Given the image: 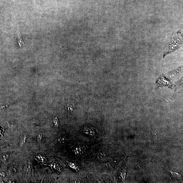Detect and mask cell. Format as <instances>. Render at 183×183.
Returning <instances> with one entry per match:
<instances>
[{"label":"cell","instance_id":"obj_1","mask_svg":"<svg viewBox=\"0 0 183 183\" xmlns=\"http://www.w3.org/2000/svg\"><path fill=\"white\" fill-rule=\"evenodd\" d=\"M182 44L183 35L180 31L173 33L168 38L164 47L162 67L165 57L182 47Z\"/></svg>","mask_w":183,"mask_h":183},{"label":"cell","instance_id":"obj_2","mask_svg":"<svg viewBox=\"0 0 183 183\" xmlns=\"http://www.w3.org/2000/svg\"><path fill=\"white\" fill-rule=\"evenodd\" d=\"M156 84L157 88L167 87L172 89L173 85L168 78H167L163 75H161L158 79L157 80Z\"/></svg>","mask_w":183,"mask_h":183},{"label":"cell","instance_id":"obj_3","mask_svg":"<svg viewBox=\"0 0 183 183\" xmlns=\"http://www.w3.org/2000/svg\"><path fill=\"white\" fill-rule=\"evenodd\" d=\"M83 132L85 135L89 137H95L97 135V131L93 127L90 126H86L83 128Z\"/></svg>","mask_w":183,"mask_h":183},{"label":"cell","instance_id":"obj_4","mask_svg":"<svg viewBox=\"0 0 183 183\" xmlns=\"http://www.w3.org/2000/svg\"><path fill=\"white\" fill-rule=\"evenodd\" d=\"M182 71V67H180L177 69L173 71H170L168 73L171 77L176 78L178 77Z\"/></svg>","mask_w":183,"mask_h":183},{"label":"cell","instance_id":"obj_5","mask_svg":"<svg viewBox=\"0 0 183 183\" xmlns=\"http://www.w3.org/2000/svg\"><path fill=\"white\" fill-rule=\"evenodd\" d=\"M66 108L69 114H72L75 108L74 104L73 102H68L66 104Z\"/></svg>","mask_w":183,"mask_h":183},{"label":"cell","instance_id":"obj_6","mask_svg":"<svg viewBox=\"0 0 183 183\" xmlns=\"http://www.w3.org/2000/svg\"><path fill=\"white\" fill-rule=\"evenodd\" d=\"M18 35V42L19 45L21 47H22V45L24 44V41L23 37L21 35L20 32H18V33H17Z\"/></svg>","mask_w":183,"mask_h":183},{"label":"cell","instance_id":"obj_7","mask_svg":"<svg viewBox=\"0 0 183 183\" xmlns=\"http://www.w3.org/2000/svg\"><path fill=\"white\" fill-rule=\"evenodd\" d=\"M26 135H24L22 136L20 139V143H19V144L20 147H21L22 146H23L24 143L26 142Z\"/></svg>","mask_w":183,"mask_h":183},{"label":"cell","instance_id":"obj_8","mask_svg":"<svg viewBox=\"0 0 183 183\" xmlns=\"http://www.w3.org/2000/svg\"><path fill=\"white\" fill-rule=\"evenodd\" d=\"M53 124L55 127H58L59 126V121L58 118L56 116L55 117L53 118Z\"/></svg>","mask_w":183,"mask_h":183},{"label":"cell","instance_id":"obj_9","mask_svg":"<svg viewBox=\"0 0 183 183\" xmlns=\"http://www.w3.org/2000/svg\"><path fill=\"white\" fill-rule=\"evenodd\" d=\"M75 154L77 155H79L81 154L82 152L81 149L79 148H77L74 150Z\"/></svg>","mask_w":183,"mask_h":183},{"label":"cell","instance_id":"obj_10","mask_svg":"<svg viewBox=\"0 0 183 183\" xmlns=\"http://www.w3.org/2000/svg\"><path fill=\"white\" fill-rule=\"evenodd\" d=\"M69 165L70 167L71 168L75 169V168H76V164L75 165V164L74 163H72V162H70V163H69Z\"/></svg>","mask_w":183,"mask_h":183},{"label":"cell","instance_id":"obj_11","mask_svg":"<svg viewBox=\"0 0 183 183\" xmlns=\"http://www.w3.org/2000/svg\"><path fill=\"white\" fill-rule=\"evenodd\" d=\"M42 138V136L41 135H38L37 137V140L38 142H41Z\"/></svg>","mask_w":183,"mask_h":183},{"label":"cell","instance_id":"obj_12","mask_svg":"<svg viewBox=\"0 0 183 183\" xmlns=\"http://www.w3.org/2000/svg\"><path fill=\"white\" fill-rule=\"evenodd\" d=\"M3 133H2V129L0 128V136H3Z\"/></svg>","mask_w":183,"mask_h":183}]
</instances>
